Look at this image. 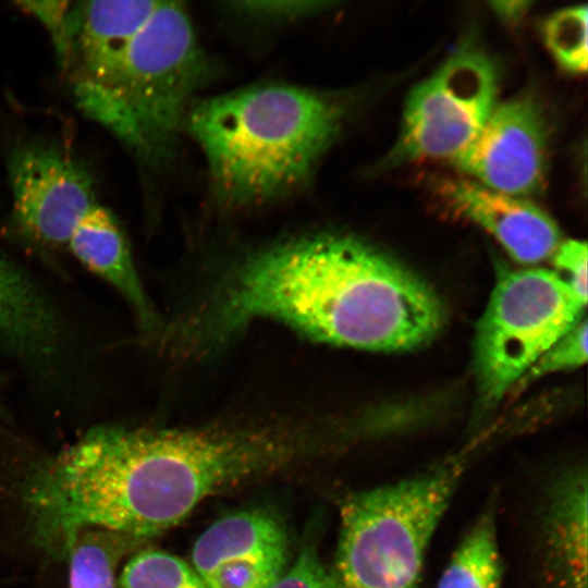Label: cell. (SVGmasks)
<instances>
[{
	"mask_svg": "<svg viewBox=\"0 0 588 588\" xmlns=\"http://www.w3.org/2000/svg\"><path fill=\"white\" fill-rule=\"evenodd\" d=\"M299 444L273 427L99 426L33 470L22 500L37 544L66 558L86 529L143 540L171 528L207 497L286 462Z\"/></svg>",
	"mask_w": 588,
	"mask_h": 588,
	"instance_id": "6da1fadb",
	"label": "cell"
},
{
	"mask_svg": "<svg viewBox=\"0 0 588 588\" xmlns=\"http://www.w3.org/2000/svg\"><path fill=\"white\" fill-rule=\"evenodd\" d=\"M14 219L32 241L57 247L68 242L96 205L89 172L57 147L27 144L9 160Z\"/></svg>",
	"mask_w": 588,
	"mask_h": 588,
	"instance_id": "ba28073f",
	"label": "cell"
},
{
	"mask_svg": "<svg viewBox=\"0 0 588 588\" xmlns=\"http://www.w3.org/2000/svg\"><path fill=\"white\" fill-rule=\"evenodd\" d=\"M135 540L105 529H86L74 539L68 553L70 588H117V568Z\"/></svg>",
	"mask_w": 588,
	"mask_h": 588,
	"instance_id": "e0dca14e",
	"label": "cell"
},
{
	"mask_svg": "<svg viewBox=\"0 0 588 588\" xmlns=\"http://www.w3.org/2000/svg\"><path fill=\"white\" fill-rule=\"evenodd\" d=\"M344 115L334 96L269 84L195 101L184 126L204 154L218 198L244 207L305 183Z\"/></svg>",
	"mask_w": 588,
	"mask_h": 588,
	"instance_id": "3957f363",
	"label": "cell"
},
{
	"mask_svg": "<svg viewBox=\"0 0 588 588\" xmlns=\"http://www.w3.org/2000/svg\"><path fill=\"white\" fill-rule=\"evenodd\" d=\"M270 588H338L318 556L305 549L290 569L283 572Z\"/></svg>",
	"mask_w": 588,
	"mask_h": 588,
	"instance_id": "603a6c76",
	"label": "cell"
},
{
	"mask_svg": "<svg viewBox=\"0 0 588 588\" xmlns=\"http://www.w3.org/2000/svg\"><path fill=\"white\" fill-rule=\"evenodd\" d=\"M548 131L541 105L522 95L495 106L477 137L451 161L479 184L523 198L543 183Z\"/></svg>",
	"mask_w": 588,
	"mask_h": 588,
	"instance_id": "9c48e42d",
	"label": "cell"
},
{
	"mask_svg": "<svg viewBox=\"0 0 588 588\" xmlns=\"http://www.w3.org/2000/svg\"><path fill=\"white\" fill-rule=\"evenodd\" d=\"M501 581L494 513L488 511L460 543L437 588H501Z\"/></svg>",
	"mask_w": 588,
	"mask_h": 588,
	"instance_id": "2e32d148",
	"label": "cell"
},
{
	"mask_svg": "<svg viewBox=\"0 0 588 588\" xmlns=\"http://www.w3.org/2000/svg\"><path fill=\"white\" fill-rule=\"evenodd\" d=\"M462 471V463L453 461L346 498L333 575L336 587L415 588Z\"/></svg>",
	"mask_w": 588,
	"mask_h": 588,
	"instance_id": "5b68a950",
	"label": "cell"
},
{
	"mask_svg": "<svg viewBox=\"0 0 588 588\" xmlns=\"http://www.w3.org/2000/svg\"><path fill=\"white\" fill-rule=\"evenodd\" d=\"M529 4L527 1H499L492 2L491 7L502 20L516 23L526 13Z\"/></svg>",
	"mask_w": 588,
	"mask_h": 588,
	"instance_id": "484cf974",
	"label": "cell"
},
{
	"mask_svg": "<svg viewBox=\"0 0 588 588\" xmlns=\"http://www.w3.org/2000/svg\"><path fill=\"white\" fill-rule=\"evenodd\" d=\"M438 192L450 209L485 229L519 262L544 260L561 243L554 220L522 197L497 192L471 179L446 180Z\"/></svg>",
	"mask_w": 588,
	"mask_h": 588,
	"instance_id": "8fae6325",
	"label": "cell"
},
{
	"mask_svg": "<svg viewBox=\"0 0 588 588\" xmlns=\"http://www.w3.org/2000/svg\"><path fill=\"white\" fill-rule=\"evenodd\" d=\"M66 1H20L17 5L37 17L49 30L58 56L65 61L69 50V8Z\"/></svg>",
	"mask_w": 588,
	"mask_h": 588,
	"instance_id": "7402d4cb",
	"label": "cell"
},
{
	"mask_svg": "<svg viewBox=\"0 0 588 588\" xmlns=\"http://www.w3.org/2000/svg\"><path fill=\"white\" fill-rule=\"evenodd\" d=\"M68 247L125 298L145 331L158 327V315L140 282L126 237L109 209L98 204L89 210L73 231Z\"/></svg>",
	"mask_w": 588,
	"mask_h": 588,
	"instance_id": "5bb4252c",
	"label": "cell"
},
{
	"mask_svg": "<svg viewBox=\"0 0 588 588\" xmlns=\"http://www.w3.org/2000/svg\"><path fill=\"white\" fill-rule=\"evenodd\" d=\"M285 553L286 538L280 523L264 511H247L219 519L198 537L192 567L204 578L230 559Z\"/></svg>",
	"mask_w": 588,
	"mask_h": 588,
	"instance_id": "9a60e30c",
	"label": "cell"
},
{
	"mask_svg": "<svg viewBox=\"0 0 588 588\" xmlns=\"http://www.w3.org/2000/svg\"><path fill=\"white\" fill-rule=\"evenodd\" d=\"M158 1L98 0L81 2L69 14V50L63 64L73 66V91L89 115L112 90L134 36Z\"/></svg>",
	"mask_w": 588,
	"mask_h": 588,
	"instance_id": "30bf717a",
	"label": "cell"
},
{
	"mask_svg": "<svg viewBox=\"0 0 588 588\" xmlns=\"http://www.w3.org/2000/svg\"><path fill=\"white\" fill-rule=\"evenodd\" d=\"M271 319L336 346L399 352L432 340L444 322L433 289L351 235L316 234L249 255L185 322L195 351L221 345Z\"/></svg>",
	"mask_w": 588,
	"mask_h": 588,
	"instance_id": "7a4b0ae2",
	"label": "cell"
},
{
	"mask_svg": "<svg viewBox=\"0 0 588 588\" xmlns=\"http://www.w3.org/2000/svg\"><path fill=\"white\" fill-rule=\"evenodd\" d=\"M285 554L230 559L201 578L206 588H270L283 574Z\"/></svg>",
	"mask_w": 588,
	"mask_h": 588,
	"instance_id": "ffe728a7",
	"label": "cell"
},
{
	"mask_svg": "<svg viewBox=\"0 0 588 588\" xmlns=\"http://www.w3.org/2000/svg\"><path fill=\"white\" fill-rule=\"evenodd\" d=\"M119 588H206L182 559L158 550H143L125 564Z\"/></svg>",
	"mask_w": 588,
	"mask_h": 588,
	"instance_id": "ac0fdd59",
	"label": "cell"
},
{
	"mask_svg": "<svg viewBox=\"0 0 588 588\" xmlns=\"http://www.w3.org/2000/svg\"><path fill=\"white\" fill-rule=\"evenodd\" d=\"M587 5H576L551 14L543 24L547 48L560 68L572 74L587 71Z\"/></svg>",
	"mask_w": 588,
	"mask_h": 588,
	"instance_id": "d6986e66",
	"label": "cell"
},
{
	"mask_svg": "<svg viewBox=\"0 0 588 588\" xmlns=\"http://www.w3.org/2000/svg\"><path fill=\"white\" fill-rule=\"evenodd\" d=\"M237 11L253 17L271 21L306 16L323 10L328 2L320 1H255L241 2Z\"/></svg>",
	"mask_w": 588,
	"mask_h": 588,
	"instance_id": "d4e9b609",
	"label": "cell"
},
{
	"mask_svg": "<svg viewBox=\"0 0 588 588\" xmlns=\"http://www.w3.org/2000/svg\"><path fill=\"white\" fill-rule=\"evenodd\" d=\"M209 66L185 8L158 1L132 39L117 82L88 115L148 160H162Z\"/></svg>",
	"mask_w": 588,
	"mask_h": 588,
	"instance_id": "277c9868",
	"label": "cell"
},
{
	"mask_svg": "<svg viewBox=\"0 0 588 588\" xmlns=\"http://www.w3.org/2000/svg\"><path fill=\"white\" fill-rule=\"evenodd\" d=\"M498 71L491 58L464 45L409 93L389 159L454 158L479 134L493 109Z\"/></svg>",
	"mask_w": 588,
	"mask_h": 588,
	"instance_id": "52a82bcc",
	"label": "cell"
},
{
	"mask_svg": "<svg viewBox=\"0 0 588 588\" xmlns=\"http://www.w3.org/2000/svg\"><path fill=\"white\" fill-rule=\"evenodd\" d=\"M587 333V319L584 316L534 363L518 382L526 383L543 375L573 369L585 364Z\"/></svg>",
	"mask_w": 588,
	"mask_h": 588,
	"instance_id": "44dd1931",
	"label": "cell"
},
{
	"mask_svg": "<svg viewBox=\"0 0 588 588\" xmlns=\"http://www.w3.org/2000/svg\"><path fill=\"white\" fill-rule=\"evenodd\" d=\"M554 266L573 292L587 303V244L584 241L561 242L552 255Z\"/></svg>",
	"mask_w": 588,
	"mask_h": 588,
	"instance_id": "cb8c5ba5",
	"label": "cell"
},
{
	"mask_svg": "<svg viewBox=\"0 0 588 588\" xmlns=\"http://www.w3.org/2000/svg\"><path fill=\"white\" fill-rule=\"evenodd\" d=\"M541 514L547 567L559 588H587L588 479L576 465L551 480Z\"/></svg>",
	"mask_w": 588,
	"mask_h": 588,
	"instance_id": "4fadbf2b",
	"label": "cell"
},
{
	"mask_svg": "<svg viewBox=\"0 0 588 588\" xmlns=\"http://www.w3.org/2000/svg\"><path fill=\"white\" fill-rule=\"evenodd\" d=\"M586 304L555 271L500 269L475 334L474 366L482 403H498L585 316Z\"/></svg>",
	"mask_w": 588,
	"mask_h": 588,
	"instance_id": "8992f818",
	"label": "cell"
},
{
	"mask_svg": "<svg viewBox=\"0 0 588 588\" xmlns=\"http://www.w3.org/2000/svg\"><path fill=\"white\" fill-rule=\"evenodd\" d=\"M63 332L54 308L30 278L0 250V346L36 369L58 359Z\"/></svg>",
	"mask_w": 588,
	"mask_h": 588,
	"instance_id": "7c38bea8",
	"label": "cell"
}]
</instances>
